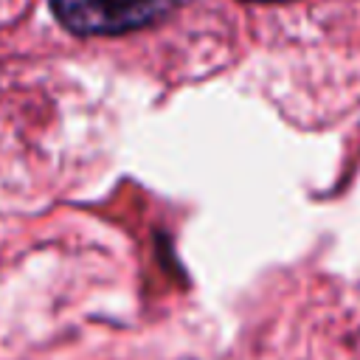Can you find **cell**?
<instances>
[{"label":"cell","instance_id":"6da1fadb","mask_svg":"<svg viewBox=\"0 0 360 360\" xmlns=\"http://www.w3.org/2000/svg\"><path fill=\"white\" fill-rule=\"evenodd\" d=\"M183 0H51L56 20L79 37H115L169 17Z\"/></svg>","mask_w":360,"mask_h":360},{"label":"cell","instance_id":"7a4b0ae2","mask_svg":"<svg viewBox=\"0 0 360 360\" xmlns=\"http://www.w3.org/2000/svg\"><path fill=\"white\" fill-rule=\"evenodd\" d=\"M256 3H270V0H256Z\"/></svg>","mask_w":360,"mask_h":360}]
</instances>
